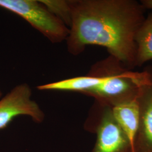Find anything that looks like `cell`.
I'll return each instance as SVG.
<instances>
[{"mask_svg":"<svg viewBox=\"0 0 152 152\" xmlns=\"http://www.w3.org/2000/svg\"><path fill=\"white\" fill-rule=\"evenodd\" d=\"M69 52L82 53L87 45L108 50L115 59L136 65L135 36L145 19L144 7L132 0L69 1Z\"/></svg>","mask_w":152,"mask_h":152,"instance_id":"cell-1","label":"cell"},{"mask_svg":"<svg viewBox=\"0 0 152 152\" xmlns=\"http://www.w3.org/2000/svg\"><path fill=\"white\" fill-rule=\"evenodd\" d=\"M40 2L49 11L64 22L66 26H70L71 7L69 1L42 0Z\"/></svg>","mask_w":152,"mask_h":152,"instance_id":"cell-10","label":"cell"},{"mask_svg":"<svg viewBox=\"0 0 152 152\" xmlns=\"http://www.w3.org/2000/svg\"><path fill=\"white\" fill-rule=\"evenodd\" d=\"M152 82L147 72H124L105 76L103 81L85 94L112 107L138 97L142 87Z\"/></svg>","mask_w":152,"mask_h":152,"instance_id":"cell-3","label":"cell"},{"mask_svg":"<svg viewBox=\"0 0 152 152\" xmlns=\"http://www.w3.org/2000/svg\"><path fill=\"white\" fill-rule=\"evenodd\" d=\"M136 65L152 60V14L141 24L135 36Z\"/></svg>","mask_w":152,"mask_h":152,"instance_id":"cell-9","label":"cell"},{"mask_svg":"<svg viewBox=\"0 0 152 152\" xmlns=\"http://www.w3.org/2000/svg\"><path fill=\"white\" fill-rule=\"evenodd\" d=\"M111 108L115 120L130 142L132 152H134L140 118L139 96L115 105Z\"/></svg>","mask_w":152,"mask_h":152,"instance_id":"cell-7","label":"cell"},{"mask_svg":"<svg viewBox=\"0 0 152 152\" xmlns=\"http://www.w3.org/2000/svg\"><path fill=\"white\" fill-rule=\"evenodd\" d=\"M104 108L96 129V141L91 152H132L130 143L117 122L110 106Z\"/></svg>","mask_w":152,"mask_h":152,"instance_id":"cell-5","label":"cell"},{"mask_svg":"<svg viewBox=\"0 0 152 152\" xmlns=\"http://www.w3.org/2000/svg\"><path fill=\"white\" fill-rule=\"evenodd\" d=\"M20 115L30 117L37 123H41L45 118L44 112L32 99V90L27 83L16 85L0 99V130Z\"/></svg>","mask_w":152,"mask_h":152,"instance_id":"cell-4","label":"cell"},{"mask_svg":"<svg viewBox=\"0 0 152 152\" xmlns=\"http://www.w3.org/2000/svg\"><path fill=\"white\" fill-rule=\"evenodd\" d=\"M0 7L22 17L53 43L61 42L69 36V28L40 1L0 0Z\"/></svg>","mask_w":152,"mask_h":152,"instance_id":"cell-2","label":"cell"},{"mask_svg":"<svg viewBox=\"0 0 152 152\" xmlns=\"http://www.w3.org/2000/svg\"><path fill=\"white\" fill-rule=\"evenodd\" d=\"M2 92H1V91L0 90V99L2 98Z\"/></svg>","mask_w":152,"mask_h":152,"instance_id":"cell-12","label":"cell"},{"mask_svg":"<svg viewBox=\"0 0 152 152\" xmlns=\"http://www.w3.org/2000/svg\"><path fill=\"white\" fill-rule=\"evenodd\" d=\"M105 76H81L39 86V90H59L86 92L100 83Z\"/></svg>","mask_w":152,"mask_h":152,"instance_id":"cell-8","label":"cell"},{"mask_svg":"<svg viewBox=\"0 0 152 152\" xmlns=\"http://www.w3.org/2000/svg\"><path fill=\"white\" fill-rule=\"evenodd\" d=\"M140 118L134 152H152V82L139 96Z\"/></svg>","mask_w":152,"mask_h":152,"instance_id":"cell-6","label":"cell"},{"mask_svg":"<svg viewBox=\"0 0 152 152\" xmlns=\"http://www.w3.org/2000/svg\"><path fill=\"white\" fill-rule=\"evenodd\" d=\"M141 4L145 9L152 10V0H143L141 1Z\"/></svg>","mask_w":152,"mask_h":152,"instance_id":"cell-11","label":"cell"}]
</instances>
